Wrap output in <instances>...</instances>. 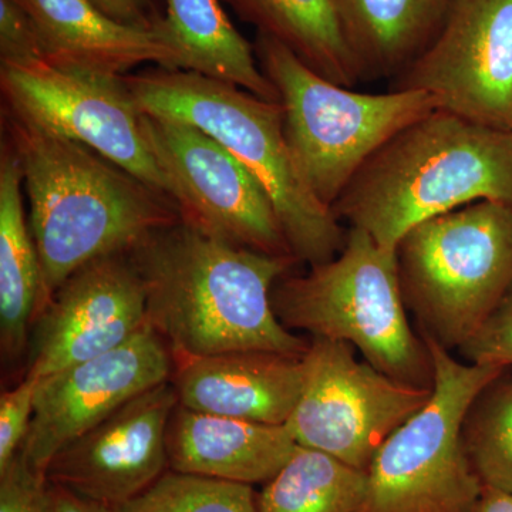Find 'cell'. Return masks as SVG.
Here are the masks:
<instances>
[{"instance_id":"6da1fadb","label":"cell","mask_w":512,"mask_h":512,"mask_svg":"<svg viewBox=\"0 0 512 512\" xmlns=\"http://www.w3.org/2000/svg\"><path fill=\"white\" fill-rule=\"evenodd\" d=\"M146 292L147 319L173 357L266 350L305 356L309 343L282 325L272 289L299 264L237 247L184 221L128 251Z\"/></svg>"},{"instance_id":"7a4b0ae2","label":"cell","mask_w":512,"mask_h":512,"mask_svg":"<svg viewBox=\"0 0 512 512\" xmlns=\"http://www.w3.org/2000/svg\"><path fill=\"white\" fill-rule=\"evenodd\" d=\"M3 113L39 255L37 313L77 269L103 256L126 254L153 232L181 220L173 200L109 158Z\"/></svg>"},{"instance_id":"3957f363","label":"cell","mask_w":512,"mask_h":512,"mask_svg":"<svg viewBox=\"0 0 512 512\" xmlns=\"http://www.w3.org/2000/svg\"><path fill=\"white\" fill-rule=\"evenodd\" d=\"M478 201L512 205V131L439 109L384 144L332 211L396 252L421 222Z\"/></svg>"},{"instance_id":"277c9868","label":"cell","mask_w":512,"mask_h":512,"mask_svg":"<svg viewBox=\"0 0 512 512\" xmlns=\"http://www.w3.org/2000/svg\"><path fill=\"white\" fill-rule=\"evenodd\" d=\"M126 80L143 113L201 128L254 175L299 262L325 264L339 255L348 231L302 177L286 140L279 101L259 99L202 74L164 67Z\"/></svg>"},{"instance_id":"5b68a950","label":"cell","mask_w":512,"mask_h":512,"mask_svg":"<svg viewBox=\"0 0 512 512\" xmlns=\"http://www.w3.org/2000/svg\"><path fill=\"white\" fill-rule=\"evenodd\" d=\"M272 306L285 328L350 343L384 375L434 386L430 350L407 319L397 252L380 248L362 229H349L332 261L279 279Z\"/></svg>"},{"instance_id":"8992f818","label":"cell","mask_w":512,"mask_h":512,"mask_svg":"<svg viewBox=\"0 0 512 512\" xmlns=\"http://www.w3.org/2000/svg\"><path fill=\"white\" fill-rule=\"evenodd\" d=\"M254 49L284 107L293 160L315 197L329 208L384 144L440 109L433 94L420 90L360 93L330 82L262 33Z\"/></svg>"},{"instance_id":"52a82bcc","label":"cell","mask_w":512,"mask_h":512,"mask_svg":"<svg viewBox=\"0 0 512 512\" xmlns=\"http://www.w3.org/2000/svg\"><path fill=\"white\" fill-rule=\"evenodd\" d=\"M396 252L421 333L458 349L512 288V205L478 201L421 222Z\"/></svg>"},{"instance_id":"ba28073f","label":"cell","mask_w":512,"mask_h":512,"mask_svg":"<svg viewBox=\"0 0 512 512\" xmlns=\"http://www.w3.org/2000/svg\"><path fill=\"white\" fill-rule=\"evenodd\" d=\"M421 338L433 359V394L377 450L357 512H474L483 493L463 423L478 393L508 367L464 365L430 336Z\"/></svg>"},{"instance_id":"9c48e42d","label":"cell","mask_w":512,"mask_h":512,"mask_svg":"<svg viewBox=\"0 0 512 512\" xmlns=\"http://www.w3.org/2000/svg\"><path fill=\"white\" fill-rule=\"evenodd\" d=\"M0 87L10 116L92 148L174 201L126 76L39 62L0 67Z\"/></svg>"},{"instance_id":"30bf717a","label":"cell","mask_w":512,"mask_h":512,"mask_svg":"<svg viewBox=\"0 0 512 512\" xmlns=\"http://www.w3.org/2000/svg\"><path fill=\"white\" fill-rule=\"evenodd\" d=\"M355 346L313 338L303 356V386L286 421L296 444L369 470L377 450L429 403L433 387H417L359 362Z\"/></svg>"},{"instance_id":"8fae6325","label":"cell","mask_w":512,"mask_h":512,"mask_svg":"<svg viewBox=\"0 0 512 512\" xmlns=\"http://www.w3.org/2000/svg\"><path fill=\"white\" fill-rule=\"evenodd\" d=\"M143 127L184 221L237 247L295 258L264 188L227 148L183 121L143 113Z\"/></svg>"},{"instance_id":"7c38bea8","label":"cell","mask_w":512,"mask_h":512,"mask_svg":"<svg viewBox=\"0 0 512 512\" xmlns=\"http://www.w3.org/2000/svg\"><path fill=\"white\" fill-rule=\"evenodd\" d=\"M390 90L433 94L441 110L512 131V0H450L439 32Z\"/></svg>"},{"instance_id":"4fadbf2b","label":"cell","mask_w":512,"mask_h":512,"mask_svg":"<svg viewBox=\"0 0 512 512\" xmlns=\"http://www.w3.org/2000/svg\"><path fill=\"white\" fill-rule=\"evenodd\" d=\"M174 357L146 326L120 348L39 377L35 416L19 453L45 474L64 446L101 423L138 394L170 382Z\"/></svg>"},{"instance_id":"5bb4252c","label":"cell","mask_w":512,"mask_h":512,"mask_svg":"<svg viewBox=\"0 0 512 512\" xmlns=\"http://www.w3.org/2000/svg\"><path fill=\"white\" fill-rule=\"evenodd\" d=\"M146 326V292L128 252L94 259L37 313L26 373L53 375L120 348Z\"/></svg>"},{"instance_id":"9a60e30c","label":"cell","mask_w":512,"mask_h":512,"mask_svg":"<svg viewBox=\"0 0 512 512\" xmlns=\"http://www.w3.org/2000/svg\"><path fill=\"white\" fill-rule=\"evenodd\" d=\"M177 406L171 380L138 394L64 446L47 466L46 480L119 508L170 470L167 433Z\"/></svg>"},{"instance_id":"2e32d148","label":"cell","mask_w":512,"mask_h":512,"mask_svg":"<svg viewBox=\"0 0 512 512\" xmlns=\"http://www.w3.org/2000/svg\"><path fill=\"white\" fill-rule=\"evenodd\" d=\"M178 404L194 412L282 426L298 403L303 357L241 350L174 357Z\"/></svg>"},{"instance_id":"e0dca14e","label":"cell","mask_w":512,"mask_h":512,"mask_svg":"<svg viewBox=\"0 0 512 512\" xmlns=\"http://www.w3.org/2000/svg\"><path fill=\"white\" fill-rule=\"evenodd\" d=\"M35 22L43 59L52 66L109 74L140 64L175 70L173 50L154 30L111 18L93 0H20Z\"/></svg>"},{"instance_id":"ac0fdd59","label":"cell","mask_w":512,"mask_h":512,"mask_svg":"<svg viewBox=\"0 0 512 512\" xmlns=\"http://www.w3.org/2000/svg\"><path fill=\"white\" fill-rule=\"evenodd\" d=\"M295 447L285 424L194 412L180 404L168 424L170 470L232 483H268L288 463Z\"/></svg>"},{"instance_id":"d6986e66","label":"cell","mask_w":512,"mask_h":512,"mask_svg":"<svg viewBox=\"0 0 512 512\" xmlns=\"http://www.w3.org/2000/svg\"><path fill=\"white\" fill-rule=\"evenodd\" d=\"M154 32L173 50L175 70L232 84L268 101H279L262 72L254 46L232 25L222 0H165Z\"/></svg>"},{"instance_id":"ffe728a7","label":"cell","mask_w":512,"mask_h":512,"mask_svg":"<svg viewBox=\"0 0 512 512\" xmlns=\"http://www.w3.org/2000/svg\"><path fill=\"white\" fill-rule=\"evenodd\" d=\"M22 170L12 144L0 154V345L6 359L28 350L39 311L42 274L35 239L23 205Z\"/></svg>"},{"instance_id":"44dd1931","label":"cell","mask_w":512,"mask_h":512,"mask_svg":"<svg viewBox=\"0 0 512 512\" xmlns=\"http://www.w3.org/2000/svg\"><path fill=\"white\" fill-rule=\"evenodd\" d=\"M450 0H333L363 79H394L430 45Z\"/></svg>"},{"instance_id":"7402d4cb","label":"cell","mask_w":512,"mask_h":512,"mask_svg":"<svg viewBox=\"0 0 512 512\" xmlns=\"http://www.w3.org/2000/svg\"><path fill=\"white\" fill-rule=\"evenodd\" d=\"M258 33L278 40L313 72L340 86L363 82L333 0H222Z\"/></svg>"},{"instance_id":"603a6c76","label":"cell","mask_w":512,"mask_h":512,"mask_svg":"<svg viewBox=\"0 0 512 512\" xmlns=\"http://www.w3.org/2000/svg\"><path fill=\"white\" fill-rule=\"evenodd\" d=\"M367 485V471L296 444L288 463L256 495V505L258 512H357Z\"/></svg>"},{"instance_id":"cb8c5ba5","label":"cell","mask_w":512,"mask_h":512,"mask_svg":"<svg viewBox=\"0 0 512 512\" xmlns=\"http://www.w3.org/2000/svg\"><path fill=\"white\" fill-rule=\"evenodd\" d=\"M468 460L483 487L512 494L510 367L478 393L463 423Z\"/></svg>"},{"instance_id":"d4e9b609","label":"cell","mask_w":512,"mask_h":512,"mask_svg":"<svg viewBox=\"0 0 512 512\" xmlns=\"http://www.w3.org/2000/svg\"><path fill=\"white\" fill-rule=\"evenodd\" d=\"M252 485L167 470L117 512H258Z\"/></svg>"},{"instance_id":"484cf974","label":"cell","mask_w":512,"mask_h":512,"mask_svg":"<svg viewBox=\"0 0 512 512\" xmlns=\"http://www.w3.org/2000/svg\"><path fill=\"white\" fill-rule=\"evenodd\" d=\"M39 377L26 373L25 379L0 396V471L9 466L28 436L35 416Z\"/></svg>"},{"instance_id":"4316f807","label":"cell","mask_w":512,"mask_h":512,"mask_svg":"<svg viewBox=\"0 0 512 512\" xmlns=\"http://www.w3.org/2000/svg\"><path fill=\"white\" fill-rule=\"evenodd\" d=\"M39 62L45 59L28 9L20 0H0V67Z\"/></svg>"},{"instance_id":"83f0119b","label":"cell","mask_w":512,"mask_h":512,"mask_svg":"<svg viewBox=\"0 0 512 512\" xmlns=\"http://www.w3.org/2000/svg\"><path fill=\"white\" fill-rule=\"evenodd\" d=\"M458 350L468 363L512 366V288L490 318Z\"/></svg>"},{"instance_id":"f1b7e54d","label":"cell","mask_w":512,"mask_h":512,"mask_svg":"<svg viewBox=\"0 0 512 512\" xmlns=\"http://www.w3.org/2000/svg\"><path fill=\"white\" fill-rule=\"evenodd\" d=\"M46 476L22 454L0 471V512H46Z\"/></svg>"},{"instance_id":"f546056e","label":"cell","mask_w":512,"mask_h":512,"mask_svg":"<svg viewBox=\"0 0 512 512\" xmlns=\"http://www.w3.org/2000/svg\"><path fill=\"white\" fill-rule=\"evenodd\" d=\"M111 18L136 28L156 30L164 13L158 0H93Z\"/></svg>"},{"instance_id":"4dcf8cb0","label":"cell","mask_w":512,"mask_h":512,"mask_svg":"<svg viewBox=\"0 0 512 512\" xmlns=\"http://www.w3.org/2000/svg\"><path fill=\"white\" fill-rule=\"evenodd\" d=\"M46 512H117L116 508L90 500L47 481Z\"/></svg>"},{"instance_id":"1f68e13d","label":"cell","mask_w":512,"mask_h":512,"mask_svg":"<svg viewBox=\"0 0 512 512\" xmlns=\"http://www.w3.org/2000/svg\"><path fill=\"white\" fill-rule=\"evenodd\" d=\"M474 512H512V494L484 487Z\"/></svg>"}]
</instances>
